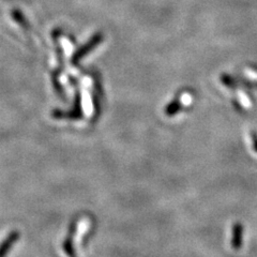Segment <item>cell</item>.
<instances>
[{"label": "cell", "instance_id": "cell-2", "mask_svg": "<svg viewBox=\"0 0 257 257\" xmlns=\"http://www.w3.org/2000/svg\"><path fill=\"white\" fill-rule=\"evenodd\" d=\"M12 18L15 22H18L20 25L24 28H28V23L27 21L25 20V18H24L23 14L19 11V10H14L12 11Z\"/></svg>", "mask_w": 257, "mask_h": 257}, {"label": "cell", "instance_id": "cell-1", "mask_svg": "<svg viewBox=\"0 0 257 257\" xmlns=\"http://www.w3.org/2000/svg\"><path fill=\"white\" fill-rule=\"evenodd\" d=\"M103 40H104V36L100 34V32L93 35L89 40H88L87 43H85L83 46H80L74 53V55L72 56V62L77 63L80 59L84 58L85 56H87L92 50H94V48L98 46Z\"/></svg>", "mask_w": 257, "mask_h": 257}]
</instances>
